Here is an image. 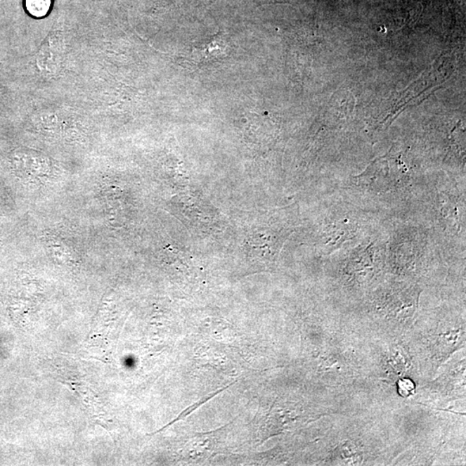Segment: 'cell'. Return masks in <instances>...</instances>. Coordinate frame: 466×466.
Wrapping results in <instances>:
<instances>
[{"label": "cell", "instance_id": "3957f363", "mask_svg": "<svg viewBox=\"0 0 466 466\" xmlns=\"http://www.w3.org/2000/svg\"><path fill=\"white\" fill-rule=\"evenodd\" d=\"M415 386L414 382L409 379H401L399 382V390L401 396L408 397L415 392Z\"/></svg>", "mask_w": 466, "mask_h": 466}, {"label": "cell", "instance_id": "6da1fadb", "mask_svg": "<svg viewBox=\"0 0 466 466\" xmlns=\"http://www.w3.org/2000/svg\"><path fill=\"white\" fill-rule=\"evenodd\" d=\"M229 45L225 37L221 34L212 37L207 44L200 46H193L188 56L189 63L196 67H202L207 64L219 63L228 56Z\"/></svg>", "mask_w": 466, "mask_h": 466}, {"label": "cell", "instance_id": "7a4b0ae2", "mask_svg": "<svg viewBox=\"0 0 466 466\" xmlns=\"http://www.w3.org/2000/svg\"><path fill=\"white\" fill-rule=\"evenodd\" d=\"M51 0H26V8L29 13L35 17H43L46 15Z\"/></svg>", "mask_w": 466, "mask_h": 466}]
</instances>
